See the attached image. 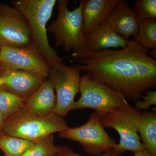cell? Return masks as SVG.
<instances>
[{"instance_id":"6da1fadb","label":"cell","mask_w":156,"mask_h":156,"mask_svg":"<svg viewBox=\"0 0 156 156\" xmlns=\"http://www.w3.org/2000/svg\"><path fill=\"white\" fill-rule=\"evenodd\" d=\"M149 50L131 40L121 50L86 51L72 57L79 64L76 67L88 71L91 80L135 101L156 87V61L147 56Z\"/></svg>"},{"instance_id":"7a4b0ae2","label":"cell","mask_w":156,"mask_h":156,"mask_svg":"<svg viewBox=\"0 0 156 156\" xmlns=\"http://www.w3.org/2000/svg\"><path fill=\"white\" fill-rule=\"evenodd\" d=\"M56 0H16L12 6L26 17L30 27L32 45L51 67L61 63L59 57L48 41L47 25L52 16Z\"/></svg>"},{"instance_id":"3957f363","label":"cell","mask_w":156,"mask_h":156,"mask_svg":"<svg viewBox=\"0 0 156 156\" xmlns=\"http://www.w3.org/2000/svg\"><path fill=\"white\" fill-rule=\"evenodd\" d=\"M67 127L64 119L53 112L40 116L24 107L6 119L4 134L36 142Z\"/></svg>"},{"instance_id":"277c9868","label":"cell","mask_w":156,"mask_h":156,"mask_svg":"<svg viewBox=\"0 0 156 156\" xmlns=\"http://www.w3.org/2000/svg\"><path fill=\"white\" fill-rule=\"evenodd\" d=\"M85 2L80 1L77 8L70 11L68 7L69 1H57V18L47 30L55 37V46L62 47L66 52L71 49L76 54L87 51L83 18Z\"/></svg>"},{"instance_id":"5b68a950","label":"cell","mask_w":156,"mask_h":156,"mask_svg":"<svg viewBox=\"0 0 156 156\" xmlns=\"http://www.w3.org/2000/svg\"><path fill=\"white\" fill-rule=\"evenodd\" d=\"M140 113L128 104L98 115L104 128H113L119 135V143L113 148L118 153L126 151L134 153L145 149L137 131Z\"/></svg>"},{"instance_id":"8992f818","label":"cell","mask_w":156,"mask_h":156,"mask_svg":"<svg viewBox=\"0 0 156 156\" xmlns=\"http://www.w3.org/2000/svg\"><path fill=\"white\" fill-rule=\"evenodd\" d=\"M80 92V97L74 102L72 110L92 108L96 110L98 115H101L128 104L126 98L119 92L92 80L88 73L81 76Z\"/></svg>"},{"instance_id":"52a82bcc","label":"cell","mask_w":156,"mask_h":156,"mask_svg":"<svg viewBox=\"0 0 156 156\" xmlns=\"http://www.w3.org/2000/svg\"><path fill=\"white\" fill-rule=\"evenodd\" d=\"M60 138L77 141L84 150L91 154L100 155L114 147L116 143L101 125L97 113H93L83 126L69 128L58 132Z\"/></svg>"},{"instance_id":"ba28073f","label":"cell","mask_w":156,"mask_h":156,"mask_svg":"<svg viewBox=\"0 0 156 156\" xmlns=\"http://www.w3.org/2000/svg\"><path fill=\"white\" fill-rule=\"evenodd\" d=\"M81 76L76 66H67L62 62L51 67L48 79L56 93V107L53 112L64 118L74 104L75 97L80 92Z\"/></svg>"},{"instance_id":"9c48e42d","label":"cell","mask_w":156,"mask_h":156,"mask_svg":"<svg viewBox=\"0 0 156 156\" xmlns=\"http://www.w3.org/2000/svg\"><path fill=\"white\" fill-rule=\"evenodd\" d=\"M32 45L30 27L25 16L13 6L0 3V46L26 48Z\"/></svg>"},{"instance_id":"30bf717a","label":"cell","mask_w":156,"mask_h":156,"mask_svg":"<svg viewBox=\"0 0 156 156\" xmlns=\"http://www.w3.org/2000/svg\"><path fill=\"white\" fill-rule=\"evenodd\" d=\"M51 66L33 45L26 48L2 47L0 69L2 73L22 70L48 78Z\"/></svg>"},{"instance_id":"8fae6325","label":"cell","mask_w":156,"mask_h":156,"mask_svg":"<svg viewBox=\"0 0 156 156\" xmlns=\"http://www.w3.org/2000/svg\"><path fill=\"white\" fill-rule=\"evenodd\" d=\"M1 75L6 79L5 83L2 88L25 100L48 79L36 73L22 70L5 71Z\"/></svg>"},{"instance_id":"7c38bea8","label":"cell","mask_w":156,"mask_h":156,"mask_svg":"<svg viewBox=\"0 0 156 156\" xmlns=\"http://www.w3.org/2000/svg\"><path fill=\"white\" fill-rule=\"evenodd\" d=\"M107 23L113 29L126 40L130 37L135 40L138 31L139 21L135 12L129 7L128 1L118 0V3L112 11Z\"/></svg>"},{"instance_id":"4fadbf2b","label":"cell","mask_w":156,"mask_h":156,"mask_svg":"<svg viewBox=\"0 0 156 156\" xmlns=\"http://www.w3.org/2000/svg\"><path fill=\"white\" fill-rule=\"evenodd\" d=\"M129 41L118 34L107 22L85 35L87 51L93 52L108 48H126Z\"/></svg>"},{"instance_id":"5bb4252c","label":"cell","mask_w":156,"mask_h":156,"mask_svg":"<svg viewBox=\"0 0 156 156\" xmlns=\"http://www.w3.org/2000/svg\"><path fill=\"white\" fill-rule=\"evenodd\" d=\"M118 0H85L83 9L85 35L107 22Z\"/></svg>"},{"instance_id":"9a60e30c","label":"cell","mask_w":156,"mask_h":156,"mask_svg":"<svg viewBox=\"0 0 156 156\" xmlns=\"http://www.w3.org/2000/svg\"><path fill=\"white\" fill-rule=\"evenodd\" d=\"M56 104L55 90L48 78L35 92L25 99L24 107L37 115L43 116L53 113Z\"/></svg>"},{"instance_id":"2e32d148","label":"cell","mask_w":156,"mask_h":156,"mask_svg":"<svg viewBox=\"0 0 156 156\" xmlns=\"http://www.w3.org/2000/svg\"><path fill=\"white\" fill-rule=\"evenodd\" d=\"M137 131L146 149L151 156H156V112L140 113Z\"/></svg>"},{"instance_id":"e0dca14e","label":"cell","mask_w":156,"mask_h":156,"mask_svg":"<svg viewBox=\"0 0 156 156\" xmlns=\"http://www.w3.org/2000/svg\"><path fill=\"white\" fill-rule=\"evenodd\" d=\"M134 41L143 48L153 49L152 55L156 57V20H144L139 23L138 31Z\"/></svg>"},{"instance_id":"ac0fdd59","label":"cell","mask_w":156,"mask_h":156,"mask_svg":"<svg viewBox=\"0 0 156 156\" xmlns=\"http://www.w3.org/2000/svg\"><path fill=\"white\" fill-rule=\"evenodd\" d=\"M35 142L3 134L0 137V149L3 151L5 156H21Z\"/></svg>"},{"instance_id":"d6986e66","label":"cell","mask_w":156,"mask_h":156,"mask_svg":"<svg viewBox=\"0 0 156 156\" xmlns=\"http://www.w3.org/2000/svg\"><path fill=\"white\" fill-rule=\"evenodd\" d=\"M25 99L0 88V112L5 119L24 107Z\"/></svg>"},{"instance_id":"ffe728a7","label":"cell","mask_w":156,"mask_h":156,"mask_svg":"<svg viewBox=\"0 0 156 156\" xmlns=\"http://www.w3.org/2000/svg\"><path fill=\"white\" fill-rule=\"evenodd\" d=\"M58 151L59 147L55 145L51 134L35 142L21 156H52L58 154Z\"/></svg>"},{"instance_id":"44dd1931","label":"cell","mask_w":156,"mask_h":156,"mask_svg":"<svg viewBox=\"0 0 156 156\" xmlns=\"http://www.w3.org/2000/svg\"><path fill=\"white\" fill-rule=\"evenodd\" d=\"M132 9L139 23L144 20L156 19V0H136Z\"/></svg>"},{"instance_id":"7402d4cb","label":"cell","mask_w":156,"mask_h":156,"mask_svg":"<svg viewBox=\"0 0 156 156\" xmlns=\"http://www.w3.org/2000/svg\"><path fill=\"white\" fill-rule=\"evenodd\" d=\"M145 95H143L141 98L143 100L138 99L135 101L134 108L138 111L147 109L151 105H156V92L150 90L145 93Z\"/></svg>"},{"instance_id":"603a6c76","label":"cell","mask_w":156,"mask_h":156,"mask_svg":"<svg viewBox=\"0 0 156 156\" xmlns=\"http://www.w3.org/2000/svg\"><path fill=\"white\" fill-rule=\"evenodd\" d=\"M58 153L62 156H84L76 153L70 148L66 146L59 147ZM96 156H122V154L118 153L113 149L110 150L100 155Z\"/></svg>"},{"instance_id":"cb8c5ba5","label":"cell","mask_w":156,"mask_h":156,"mask_svg":"<svg viewBox=\"0 0 156 156\" xmlns=\"http://www.w3.org/2000/svg\"><path fill=\"white\" fill-rule=\"evenodd\" d=\"M6 119L0 112V137L4 134V126Z\"/></svg>"},{"instance_id":"d4e9b609","label":"cell","mask_w":156,"mask_h":156,"mask_svg":"<svg viewBox=\"0 0 156 156\" xmlns=\"http://www.w3.org/2000/svg\"><path fill=\"white\" fill-rule=\"evenodd\" d=\"M134 156H151L146 149L134 153Z\"/></svg>"},{"instance_id":"484cf974","label":"cell","mask_w":156,"mask_h":156,"mask_svg":"<svg viewBox=\"0 0 156 156\" xmlns=\"http://www.w3.org/2000/svg\"><path fill=\"white\" fill-rule=\"evenodd\" d=\"M6 81V78L4 76H0V88L3 87Z\"/></svg>"},{"instance_id":"4316f807","label":"cell","mask_w":156,"mask_h":156,"mask_svg":"<svg viewBox=\"0 0 156 156\" xmlns=\"http://www.w3.org/2000/svg\"><path fill=\"white\" fill-rule=\"evenodd\" d=\"M59 156V155H58V154H57L55 155H53V156Z\"/></svg>"},{"instance_id":"83f0119b","label":"cell","mask_w":156,"mask_h":156,"mask_svg":"<svg viewBox=\"0 0 156 156\" xmlns=\"http://www.w3.org/2000/svg\"><path fill=\"white\" fill-rule=\"evenodd\" d=\"M2 71H1V70L0 69V76L1 75V74H2Z\"/></svg>"},{"instance_id":"f1b7e54d","label":"cell","mask_w":156,"mask_h":156,"mask_svg":"<svg viewBox=\"0 0 156 156\" xmlns=\"http://www.w3.org/2000/svg\"><path fill=\"white\" fill-rule=\"evenodd\" d=\"M1 48H2V47H1V46H0V52H1Z\"/></svg>"},{"instance_id":"f546056e","label":"cell","mask_w":156,"mask_h":156,"mask_svg":"<svg viewBox=\"0 0 156 156\" xmlns=\"http://www.w3.org/2000/svg\"><path fill=\"white\" fill-rule=\"evenodd\" d=\"M58 155H59V156H62L61 155H60V154H59L58 153Z\"/></svg>"}]
</instances>
